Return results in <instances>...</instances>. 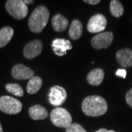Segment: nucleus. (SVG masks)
I'll return each mask as SVG.
<instances>
[{"label": "nucleus", "instance_id": "obj_1", "mask_svg": "<svg viewBox=\"0 0 132 132\" xmlns=\"http://www.w3.org/2000/svg\"><path fill=\"white\" fill-rule=\"evenodd\" d=\"M108 109L106 100L99 95L86 97L81 104L83 112L90 117H99L106 112Z\"/></svg>", "mask_w": 132, "mask_h": 132}, {"label": "nucleus", "instance_id": "obj_2", "mask_svg": "<svg viewBox=\"0 0 132 132\" xmlns=\"http://www.w3.org/2000/svg\"><path fill=\"white\" fill-rule=\"evenodd\" d=\"M49 11L43 5H40L33 10L29 19V29L34 33H40L45 28L49 19Z\"/></svg>", "mask_w": 132, "mask_h": 132}, {"label": "nucleus", "instance_id": "obj_3", "mask_svg": "<svg viewBox=\"0 0 132 132\" xmlns=\"http://www.w3.org/2000/svg\"><path fill=\"white\" fill-rule=\"evenodd\" d=\"M50 118L52 123L57 127L67 128L72 124L71 114L64 108L57 107L54 109L51 112Z\"/></svg>", "mask_w": 132, "mask_h": 132}, {"label": "nucleus", "instance_id": "obj_4", "mask_svg": "<svg viewBox=\"0 0 132 132\" xmlns=\"http://www.w3.org/2000/svg\"><path fill=\"white\" fill-rule=\"evenodd\" d=\"M5 7L7 13L17 20L24 19L28 13L27 6L21 0H8L6 2Z\"/></svg>", "mask_w": 132, "mask_h": 132}, {"label": "nucleus", "instance_id": "obj_5", "mask_svg": "<svg viewBox=\"0 0 132 132\" xmlns=\"http://www.w3.org/2000/svg\"><path fill=\"white\" fill-rule=\"evenodd\" d=\"M0 110L9 114H18L22 110V104L18 99L4 95L0 97Z\"/></svg>", "mask_w": 132, "mask_h": 132}, {"label": "nucleus", "instance_id": "obj_6", "mask_svg": "<svg viewBox=\"0 0 132 132\" xmlns=\"http://www.w3.org/2000/svg\"><path fill=\"white\" fill-rule=\"evenodd\" d=\"M113 40V34L111 32L98 33L92 38L91 44L95 49H101L109 47Z\"/></svg>", "mask_w": 132, "mask_h": 132}, {"label": "nucleus", "instance_id": "obj_7", "mask_svg": "<svg viewBox=\"0 0 132 132\" xmlns=\"http://www.w3.org/2000/svg\"><path fill=\"white\" fill-rule=\"evenodd\" d=\"M67 98V93L65 90L60 86H54L50 89L48 94L49 103L54 106H59L65 101Z\"/></svg>", "mask_w": 132, "mask_h": 132}, {"label": "nucleus", "instance_id": "obj_8", "mask_svg": "<svg viewBox=\"0 0 132 132\" xmlns=\"http://www.w3.org/2000/svg\"><path fill=\"white\" fill-rule=\"evenodd\" d=\"M106 24L107 21L104 15L96 14L90 18L87 28L90 33L101 32L106 29Z\"/></svg>", "mask_w": 132, "mask_h": 132}, {"label": "nucleus", "instance_id": "obj_9", "mask_svg": "<svg viewBox=\"0 0 132 132\" xmlns=\"http://www.w3.org/2000/svg\"><path fill=\"white\" fill-rule=\"evenodd\" d=\"M43 43L40 40H34L28 43L24 48V56L27 59H33L41 54Z\"/></svg>", "mask_w": 132, "mask_h": 132}, {"label": "nucleus", "instance_id": "obj_10", "mask_svg": "<svg viewBox=\"0 0 132 132\" xmlns=\"http://www.w3.org/2000/svg\"><path fill=\"white\" fill-rule=\"evenodd\" d=\"M34 71L30 68L27 67L22 64L15 65L12 69L13 77L18 80L30 79L34 76Z\"/></svg>", "mask_w": 132, "mask_h": 132}, {"label": "nucleus", "instance_id": "obj_11", "mask_svg": "<svg viewBox=\"0 0 132 132\" xmlns=\"http://www.w3.org/2000/svg\"><path fill=\"white\" fill-rule=\"evenodd\" d=\"M52 46L54 53L57 56L60 57L66 54L67 52L72 48V45L70 40L61 38H57L54 40L52 42Z\"/></svg>", "mask_w": 132, "mask_h": 132}, {"label": "nucleus", "instance_id": "obj_12", "mask_svg": "<svg viewBox=\"0 0 132 132\" xmlns=\"http://www.w3.org/2000/svg\"><path fill=\"white\" fill-rule=\"evenodd\" d=\"M116 59L118 63L124 68L132 66V50L129 48H123L116 53Z\"/></svg>", "mask_w": 132, "mask_h": 132}, {"label": "nucleus", "instance_id": "obj_13", "mask_svg": "<svg viewBox=\"0 0 132 132\" xmlns=\"http://www.w3.org/2000/svg\"><path fill=\"white\" fill-rule=\"evenodd\" d=\"M104 71L103 69L96 68L91 71L87 76V82L90 85L98 86L100 85L104 80Z\"/></svg>", "mask_w": 132, "mask_h": 132}, {"label": "nucleus", "instance_id": "obj_14", "mask_svg": "<svg viewBox=\"0 0 132 132\" xmlns=\"http://www.w3.org/2000/svg\"><path fill=\"white\" fill-rule=\"evenodd\" d=\"M52 27L56 32H62L68 27V21L61 14L55 15L52 20Z\"/></svg>", "mask_w": 132, "mask_h": 132}, {"label": "nucleus", "instance_id": "obj_15", "mask_svg": "<svg viewBox=\"0 0 132 132\" xmlns=\"http://www.w3.org/2000/svg\"><path fill=\"white\" fill-rule=\"evenodd\" d=\"M30 118L35 120H44L48 117V112L46 109L40 105H35L29 109Z\"/></svg>", "mask_w": 132, "mask_h": 132}, {"label": "nucleus", "instance_id": "obj_16", "mask_svg": "<svg viewBox=\"0 0 132 132\" xmlns=\"http://www.w3.org/2000/svg\"><path fill=\"white\" fill-rule=\"evenodd\" d=\"M83 27L80 21L75 19L72 21L70 29L68 31V35L70 38L73 40H78L82 35Z\"/></svg>", "mask_w": 132, "mask_h": 132}, {"label": "nucleus", "instance_id": "obj_17", "mask_svg": "<svg viewBox=\"0 0 132 132\" xmlns=\"http://www.w3.org/2000/svg\"><path fill=\"white\" fill-rule=\"evenodd\" d=\"M14 35L13 29L5 27L0 29V48L5 46L11 40Z\"/></svg>", "mask_w": 132, "mask_h": 132}, {"label": "nucleus", "instance_id": "obj_18", "mask_svg": "<svg viewBox=\"0 0 132 132\" xmlns=\"http://www.w3.org/2000/svg\"><path fill=\"white\" fill-rule=\"evenodd\" d=\"M43 85L42 79L39 76H33L32 79L29 81L27 86V93L29 94H35L37 93L39 90L41 88Z\"/></svg>", "mask_w": 132, "mask_h": 132}, {"label": "nucleus", "instance_id": "obj_19", "mask_svg": "<svg viewBox=\"0 0 132 132\" xmlns=\"http://www.w3.org/2000/svg\"><path fill=\"white\" fill-rule=\"evenodd\" d=\"M110 12L111 14L115 18L122 16L124 12V9L122 4L118 0H112L110 2Z\"/></svg>", "mask_w": 132, "mask_h": 132}, {"label": "nucleus", "instance_id": "obj_20", "mask_svg": "<svg viewBox=\"0 0 132 132\" xmlns=\"http://www.w3.org/2000/svg\"><path fill=\"white\" fill-rule=\"evenodd\" d=\"M6 90H7L9 93H10L11 94L19 96V97H21L24 95V90L23 88L18 84H7L5 86Z\"/></svg>", "mask_w": 132, "mask_h": 132}, {"label": "nucleus", "instance_id": "obj_21", "mask_svg": "<svg viewBox=\"0 0 132 132\" xmlns=\"http://www.w3.org/2000/svg\"><path fill=\"white\" fill-rule=\"evenodd\" d=\"M66 132H87L84 128L79 123H72L66 128Z\"/></svg>", "mask_w": 132, "mask_h": 132}, {"label": "nucleus", "instance_id": "obj_22", "mask_svg": "<svg viewBox=\"0 0 132 132\" xmlns=\"http://www.w3.org/2000/svg\"><path fill=\"white\" fill-rule=\"evenodd\" d=\"M126 101L127 102V104L132 107V88L128 91V93H126Z\"/></svg>", "mask_w": 132, "mask_h": 132}, {"label": "nucleus", "instance_id": "obj_23", "mask_svg": "<svg viewBox=\"0 0 132 132\" xmlns=\"http://www.w3.org/2000/svg\"><path fill=\"white\" fill-rule=\"evenodd\" d=\"M116 75L125 79L126 77V71L125 69H119L116 72Z\"/></svg>", "mask_w": 132, "mask_h": 132}, {"label": "nucleus", "instance_id": "obj_24", "mask_svg": "<svg viewBox=\"0 0 132 132\" xmlns=\"http://www.w3.org/2000/svg\"><path fill=\"white\" fill-rule=\"evenodd\" d=\"M86 3H87V4H90V5H97V4H98L100 3V0H85L84 1Z\"/></svg>", "mask_w": 132, "mask_h": 132}, {"label": "nucleus", "instance_id": "obj_25", "mask_svg": "<svg viewBox=\"0 0 132 132\" xmlns=\"http://www.w3.org/2000/svg\"><path fill=\"white\" fill-rule=\"evenodd\" d=\"M95 132H116L113 131V130H107V129H106V128H100L99 130L98 131H96Z\"/></svg>", "mask_w": 132, "mask_h": 132}, {"label": "nucleus", "instance_id": "obj_26", "mask_svg": "<svg viewBox=\"0 0 132 132\" xmlns=\"http://www.w3.org/2000/svg\"><path fill=\"white\" fill-rule=\"evenodd\" d=\"M24 3L27 5V4H31V3H33L34 2V1H32V0H30V1H24Z\"/></svg>", "mask_w": 132, "mask_h": 132}, {"label": "nucleus", "instance_id": "obj_27", "mask_svg": "<svg viewBox=\"0 0 132 132\" xmlns=\"http://www.w3.org/2000/svg\"><path fill=\"white\" fill-rule=\"evenodd\" d=\"M0 132H3V128H2V126L1 123H0Z\"/></svg>", "mask_w": 132, "mask_h": 132}]
</instances>
